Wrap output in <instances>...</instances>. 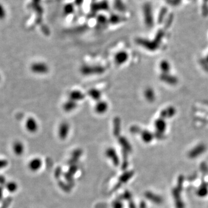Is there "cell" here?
<instances>
[{
  "instance_id": "2e32d148",
  "label": "cell",
  "mask_w": 208,
  "mask_h": 208,
  "mask_svg": "<svg viewBox=\"0 0 208 208\" xmlns=\"http://www.w3.org/2000/svg\"><path fill=\"white\" fill-rule=\"evenodd\" d=\"M3 196V190L1 186H0V201L2 200Z\"/></svg>"
},
{
  "instance_id": "6da1fadb",
  "label": "cell",
  "mask_w": 208,
  "mask_h": 208,
  "mask_svg": "<svg viewBox=\"0 0 208 208\" xmlns=\"http://www.w3.org/2000/svg\"><path fill=\"white\" fill-rule=\"evenodd\" d=\"M105 69L101 66H89L84 65L81 68V72L83 75H97L102 74Z\"/></svg>"
},
{
  "instance_id": "ba28073f",
  "label": "cell",
  "mask_w": 208,
  "mask_h": 208,
  "mask_svg": "<svg viewBox=\"0 0 208 208\" xmlns=\"http://www.w3.org/2000/svg\"><path fill=\"white\" fill-rule=\"evenodd\" d=\"M77 107V102L72 100H68L63 105L64 110L66 112H71Z\"/></svg>"
},
{
  "instance_id": "52a82bcc",
  "label": "cell",
  "mask_w": 208,
  "mask_h": 208,
  "mask_svg": "<svg viewBox=\"0 0 208 208\" xmlns=\"http://www.w3.org/2000/svg\"><path fill=\"white\" fill-rule=\"evenodd\" d=\"M85 95L81 91L78 90H74L71 92L70 94V99L77 102L78 101H81L85 98Z\"/></svg>"
},
{
  "instance_id": "7c38bea8",
  "label": "cell",
  "mask_w": 208,
  "mask_h": 208,
  "mask_svg": "<svg viewBox=\"0 0 208 208\" xmlns=\"http://www.w3.org/2000/svg\"><path fill=\"white\" fill-rule=\"evenodd\" d=\"M6 189L9 192H14L16 191L18 188V186L15 181H9L5 185Z\"/></svg>"
},
{
  "instance_id": "8fae6325",
  "label": "cell",
  "mask_w": 208,
  "mask_h": 208,
  "mask_svg": "<svg viewBox=\"0 0 208 208\" xmlns=\"http://www.w3.org/2000/svg\"><path fill=\"white\" fill-rule=\"evenodd\" d=\"M13 151L17 155H21L24 152L23 145L20 142H15V144L13 145Z\"/></svg>"
},
{
  "instance_id": "5bb4252c",
  "label": "cell",
  "mask_w": 208,
  "mask_h": 208,
  "mask_svg": "<svg viewBox=\"0 0 208 208\" xmlns=\"http://www.w3.org/2000/svg\"><path fill=\"white\" fill-rule=\"evenodd\" d=\"M8 165V161L5 159H0V169H3Z\"/></svg>"
},
{
  "instance_id": "9a60e30c",
  "label": "cell",
  "mask_w": 208,
  "mask_h": 208,
  "mask_svg": "<svg viewBox=\"0 0 208 208\" xmlns=\"http://www.w3.org/2000/svg\"><path fill=\"white\" fill-rule=\"evenodd\" d=\"M6 183V178L3 175H0V186L5 185Z\"/></svg>"
},
{
  "instance_id": "277c9868",
  "label": "cell",
  "mask_w": 208,
  "mask_h": 208,
  "mask_svg": "<svg viewBox=\"0 0 208 208\" xmlns=\"http://www.w3.org/2000/svg\"><path fill=\"white\" fill-rule=\"evenodd\" d=\"M70 131V126L67 122H63L60 126L59 128V135L61 139L67 137Z\"/></svg>"
},
{
  "instance_id": "30bf717a",
  "label": "cell",
  "mask_w": 208,
  "mask_h": 208,
  "mask_svg": "<svg viewBox=\"0 0 208 208\" xmlns=\"http://www.w3.org/2000/svg\"><path fill=\"white\" fill-rule=\"evenodd\" d=\"M88 94L91 98L97 101H99L101 97V93L95 89H92L90 90L88 93Z\"/></svg>"
},
{
  "instance_id": "5b68a950",
  "label": "cell",
  "mask_w": 208,
  "mask_h": 208,
  "mask_svg": "<svg viewBox=\"0 0 208 208\" xmlns=\"http://www.w3.org/2000/svg\"><path fill=\"white\" fill-rule=\"evenodd\" d=\"M108 109V104L105 101H98L95 106V111L98 114L105 113Z\"/></svg>"
},
{
  "instance_id": "7a4b0ae2",
  "label": "cell",
  "mask_w": 208,
  "mask_h": 208,
  "mask_svg": "<svg viewBox=\"0 0 208 208\" xmlns=\"http://www.w3.org/2000/svg\"><path fill=\"white\" fill-rule=\"evenodd\" d=\"M32 70L34 72L40 74H47L49 71V67L47 64L44 63H36L31 67Z\"/></svg>"
},
{
  "instance_id": "4fadbf2b",
  "label": "cell",
  "mask_w": 208,
  "mask_h": 208,
  "mask_svg": "<svg viewBox=\"0 0 208 208\" xmlns=\"http://www.w3.org/2000/svg\"><path fill=\"white\" fill-rule=\"evenodd\" d=\"M12 202V198L11 197L6 198L2 202L0 208H8Z\"/></svg>"
},
{
  "instance_id": "9c48e42d",
  "label": "cell",
  "mask_w": 208,
  "mask_h": 208,
  "mask_svg": "<svg viewBox=\"0 0 208 208\" xmlns=\"http://www.w3.org/2000/svg\"><path fill=\"white\" fill-rule=\"evenodd\" d=\"M27 128L30 132H36L38 129V124L34 119H30L27 120L26 123Z\"/></svg>"
},
{
  "instance_id": "8992f818",
  "label": "cell",
  "mask_w": 208,
  "mask_h": 208,
  "mask_svg": "<svg viewBox=\"0 0 208 208\" xmlns=\"http://www.w3.org/2000/svg\"><path fill=\"white\" fill-rule=\"evenodd\" d=\"M42 165L41 160L38 158L32 159L28 164V167L32 171H36L39 170Z\"/></svg>"
},
{
  "instance_id": "3957f363",
  "label": "cell",
  "mask_w": 208,
  "mask_h": 208,
  "mask_svg": "<svg viewBox=\"0 0 208 208\" xmlns=\"http://www.w3.org/2000/svg\"><path fill=\"white\" fill-rule=\"evenodd\" d=\"M128 54L124 51H120L118 52L114 56V61L118 65H122L126 63L128 59Z\"/></svg>"
}]
</instances>
